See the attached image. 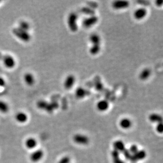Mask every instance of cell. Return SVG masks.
<instances>
[{"label": "cell", "mask_w": 163, "mask_h": 163, "mask_svg": "<svg viewBox=\"0 0 163 163\" xmlns=\"http://www.w3.org/2000/svg\"><path fill=\"white\" fill-rule=\"evenodd\" d=\"M89 93L88 90L82 87L78 88L75 91V96L78 99H83L88 95Z\"/></svg>", "instance_id": "obj_15"}, {"label": "cell", "mask_w": 163, "mask_h": 163, "mask_svg": "<svg viewBox=\"0 0 163 163\" xmlns=\"http://www.w3.org/2000/svg\"><path fill=\"white\" fill-rule=\"evenodd\" d=\"M19 28H20L23 30H26L28 31L30 29V24L26 21H21L19 23Z\"/></svg>", "instance_id": "obj_23"}, {"label": "cell", "mask_w": 163, "mask_h": 163, "mask_svg": "<svg viewBox=\"0 0 163 163\" xmlns=\"http://www.w3.org/2000/svg\"><path fill=\"white\" fill-rule=\"evenodd\" d=\"M113 163H125L123 160H121L120 158H116V159L113 160Z\"/></svg>", "instance_id": "obj_30"}, {"label": "cell", "mask_w": 163, "mask_h": 163, "mask_svg": "<svg viewBox=\"0 0 163 163\" xmlns=\"http://www.w3.org/2000/svg\"><path fill=\"white\" fill-rule=\"evenodd\" d=\"M123 156L125 157V158L126 159L130 160V157H131L132 155L130 153L129 150L125 149V150H124L123 152Z\"/></svg>", "instance_id": "obj_25"}, {"label": "cell", "mask_w": 163, "mask_h": 163, "mask_svg": "<svg viewBox=\"0 0 163 163\" xmlns=\"http://www.w3.org/2000/svg\"><path fill=\"white\" fill-rule=\"evenodd\" d=\"M24 145L28 150H34L38 145L37 140L34 137H30L25 140L24 142Z\"/></svg>", "instance_id": "obj_11"}, {"label": "cell", "mask_w": 163, "mask_h": 163, "mask_svg": "<svg viewBox=\"0 0 163 163\" xmlns=\"http://www.w3.org/2000/svg\"><path fill=\"white\" fill-rule=\"evenodd\" d=\"M77 19L78 16L75 13H71L68 17V27L72 32H76L78 30Z\"/></svg>", "instance_id": "obj_2"}, {"label": "cell", "mask_w": 163, "mask_h": 163, "mask_svg": "<svg viewBox=\"0 0 163 163\" xmlns=\"http://www.w3.org/2000/svg\"><path fill=\"white\" fill-rule=\"evenodd\" d=\"M152 72L149 68H145L142 70L139 74V78L140 79L143 81L146 80L150 78L151 76Z\"/></svg>", "instance_id": "obj_17"}, {"label": "cell", "mask_w": 163, "mask_h": 163, "mask_svg": "<svg viewBox=\"0 0 163 163\" xmlns=\"http://www.w3.org/2000/svg\"><path fill=\"white\" fill-rule=\"evenodd\" d=\"M149 120L152 123H162L163 118L158 113H151L148 117Z\"/></svg>", "instance_id": "obj_20"}, {"label": "cell", "mask_w": 163, "mask_h": 163, "mask_svg": "<svg viewBox=\"0 0 163 163\" xmlns=\"http://www.w3.org/2000/svg\"><path fill=\"white\" fill-rule=\"evenodd\" d=\"M89 41L92 45H100L101 38L100 36L97 34H92L89 37Z\"/></svg>", "instance_id": "obj_19"}, {"label": "cell", "mask_w": 163, "mask_h": 163, "mask_svg": "<svg viewBox=\"0 0 163 163\" xmlns=\"http://www.w3.org/2000/svg\"><path fill=\"white\" fill-rule=\"evenodd\" d=\"M119 126L123 129H129L132 126V121L129 118H124L120 120Z\"/></svg>", "instance_id": "obj_16"}, {"label": "cell", "mask_w": 163, "mask_h": 163, "mask_svg": "<svg viewBox=\"0 0 163 163\" xmlns=\"http://www.w3.org/2000/svg\"><path fill=\"white\" fill-rule=\"evenodd\" d=\"M24 81L28 86H32L34 85L36 79L34 74L31 72H27L24 74L23 77Z\"/></svg>", "instance_id": "obj_13"}, {"label": "cell", "mask_w": 163, "mask_h": 163, "mask_svg": "<svg viewBox=\"0 0 163 163\" xmlns=\"http://www.w3.org/2000/svg\"><path fill=\"white\" fill-rule=\"evenodd\" d=\"M156 3L157 5L158 6V7H160L162 5V4H163V1H161V0H159V1H157L156 2Z\"/></svg>", "instance_id": "obj_31"}, {"label": "cell", "mask_w": 163, "mask_h": 163, "mask_svg": "<svg viewBox=\"0 0 163 163\" xmlns=\"http://www.w3.org/2000/svg\"><path fill=\"white\" fill-rule=\"evenodd\" d=\"M156 130L158 133H163V125L162 123L157 124L156 126Z\"/></svg>", "instance_id": "obj_28"}, {"label": "cell", "mask_w": 163, "mask_h": 163, "mask_svg": "<svg viewBox=\"0 0 163 163\" xmlns=\"http://www.w3.org/2000/svg\"><path fill=\"white\" fill-rule=\"evenodd\" d=\"M4 66L7 69H13L16 65V61L13 56L6 54L2 57Z\"/></svg>", "instance_id": "obj_3"}, {"label": "cell", "mask_w": 163, "mask_h": 163, "mask_svg": "<svg viewBox=\"0 0 163 163\" xmlns=\"http://www.w3.org/2000/svg\"><path fill=\"white\" fill-rule=\"evenodd\" d=\"M113 146L114 150H116L119 153L120 152L123 153V150L126 149L125 144L122 140H120L115 141L113 143Z\"/></svg>", "instance_id": "obj_18"}, {"label": "cell", "mask_w": 163, "mask_h": 163, "mask_svg": "<svg viewBox=\"0 0 163 163\" xmlns=\"http://www.w3.org/2000/svg\"><path fill=\"white\" fill-rule=\"evenodd\" d=\"M13 32L16 37L24 42H28L31 39V36L29 32L19 27L14 28L13 30Z\"/></svg>", "instance_id": "obj_1"}, {"label": "cell", "mask_w": 163, "mask_h": 163, "mask_svg": "<svg viewBox=\"0 0 163 163\" xmlns=\"http://www.w3.org/2000/svg\"><path fill=\"white\" fill-rule=\"evenodd\" d=\"M101 50L100 45H91L89 49V52L92 55H96L100 52Z\"/></svg>", "instance_id": "obj_22"}, {"label": "cell", "mask_w": 163, "mask_h": 163, "mask_svg": "<svg viewBox=\"0 0 163 163\" xmlns=\"http://www.w3.org/2000/svg\"><path fill=\"white\" fill-rule=\"evenodd\" d=\"M109 103L106 100L99 101L96 105L97 109L100 112H103L109 108Z\"/></svg>", "instance_id": "obj_14"}, {"label": "cell", "mask_w": 163, "mask_h": 163, "mask_svg": "<svg viewBox=\"0 0 163 163\" xmlns=\"http://www.w3.org/2000/svg\"><path fill=\"white\" fill-rule=\"evenodd\" d=\"M129 6V2L125 0H118L112 3V7L115 10H122Z\"/></svg>", "instance_id": "obj_7"}, {"label": "cell", "mask_w": 163, "mask_h": 163, "mask_svg": "<svg viewBox=\"0 0 163 163\" xmlns=\"http://www.w3.org/2000/svg\"><path fill=\"white\" fill-rule=\"evenodd\" d=\"M44 152L42 150H34L30 154V160L31 162L37 163L39 162L44 156Z\"/></svg>", "instance_id": "obj_4"}, {"label": "cell", "mask_w": 163, "mask_h": 163, "mask_svg": "<svg viewBox=\"0 0 163 163\" xmlns=\"http://www.w3.org/2000/svg\"><path fill=\"white\" fill-rule=\"evenodd\" d=\"M111 156L113 157V160H115V159H116V158H119L120 153L119 152H118L116 150H113L111 152Z\"/></svg>", "instance_id": "obj_26"}, {"label": "cell", "mask_w": 163, "mask_h": 163, "mask_svg": "<svg viewBox=\"0 0 163 163\" xmlns=\"http://www.w3.org/2000/svg\"><path fill=\"white\" fill-rule=\"evenodd\" d=\"M147 10L145 7H140L137 9L133 13V17L137 20H143L147 15Z\"/></svg>", "instance_id": "obj_6"}, {"label": "cell", "mask_w": 163, "mask_h": 163, "mask_svg": "<svg viewBox=\"0 0 163 163\" xmlns=\"http://www.w3.org/2000/svg\"><path fill=\"white\" fill-rule=\"evenodd\" d=\"M76 83V78L73 74H69L65 78L63 86L66 89L70 90L72 87Z\"/></svg>", "instance_id": "obj_8"}, {"label": "cell", "mask_w": 163, "mask_h": 163, "mask_svg": "<svg viewBox=\"0 0 163 163\" xmlns=\"http://www.w3.org/2000/svg\"><path fill=\"white\" fill-rule=\"evenodd\" d=\"M98 21V18L95 15H91L90 17L85 19L83 21V25L85 28H90L93 27Z\"/></svg>", "instance_id": "obj_5"}, {"label": "cell", "mask_w": 163, "mask_h": 163, "mask_svg": "<svg viewBox=\"0 0 163 163\" xmlns=\"http://www.w3.org/2000/svg\"><path fill=\"white\" fill-rule=\"evenodd\" d=\"M70 158L69 157L64 156L60 159L58 163H70Z\"/></svg>", "instance_id": "obj_27"}, {"label": "cell", "mask_w": 163, "mask_h": 163, "mask_svg": "<svg viewBox=\"0 0 163 163\" xmlns=\"http://www.w3.org/2000/svg\"><path fill=\"white\" fill-rule=\"evenodd\" d=\"M129 151L130 153H131V155H133L135 153H136L138 151V147L136 145H132L130 147Z\"/></svg>", "instance_id": "obj_24"}, {"label": "cell", "mask_w": 163, "mask_h": 163, "mask_svg": "<svg viewBox=\"0 0 163 163\" xmlns=\"http://www.w3.org/2000/svg\"><path fill=\"white\" fill-rule=\"evenodd\" d=\"M146 157V153L144 150H138L136 153L131 155L130 160L133 162H136L145 158Z\"/></svg>", "instance_id": "obj_10"}, {"label": "cell", "mask_w": 163, "mask_h": 163, "mask_svg": "<svg viewBox=\"0 0 163 163\" xmlns=\"http://www.w3.org/2000/svg\"><path fill=\"white\" fill-rule=\"evenodd\" d=\"M10 110V107L7 102L3 100H0V113H6Z\"/></svg>", "instance_id": "obj_21"}, {"label": "cell", "mask_w": 163, "mask_h": 163, "mask_svg": "<svg viewBox=\"0 0 163 163\" xmlns=\"http://www.w3.org/2000/svg\"><path fill=\"white\" fill-rule=\"evenodd\" d=\"M28 115L23 111H19L15 115V119L18 123H25L28 121Z\"/></svg>", "instance_id": "obj_12"}, {"label": "cell", "mask_w": 163, "mask_h": 163, "mask_svg": "<svg viewBox=\"0 0 163 163\" xmlns=\"http://www.w3.org/2000/svg\"><path fill=\"white\" fill-rule=\"evenodd\" d=\"M6 85V81L3 77H0V87H4Z\"/></svg>", "instance_id": "obj_29"}, {"label": "cell", "mask_w": 163, "mask_h": 163, "mask_svg": "<svg viewBox=\"0 0 163 163\" xmlns=\"http://www.w3.org/2000/svg\"><path fill=\"white\" fill-rule=\"evenodd\" d=\"M73 141L76 143L85 145H87L89 142V139L88 137L82 134H76L73 137Z\"/></svg>", "instance_id": "obj_9"}]
</instances>
